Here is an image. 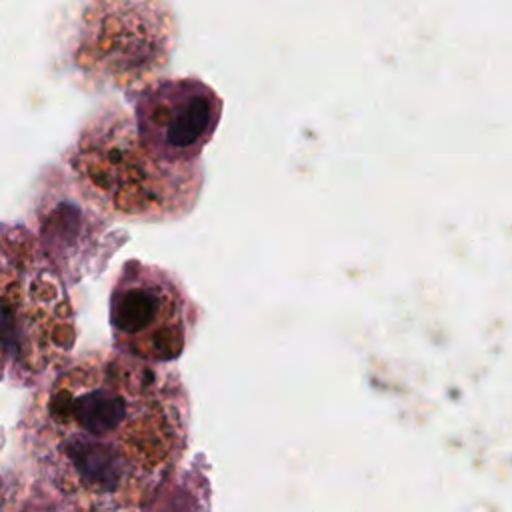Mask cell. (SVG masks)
Listing matches in <instances>:
<instances>
[{
    "mask_svg": "<svg viewBox=\"0 0 512 512\" xmlns=\"http://www.w3.org/2000/svg\"><path fill=\"white\" fill-rule=\"evenodd\" d=\"M188 422L178 372L100 350L64 364L36 394L24 444L52 494L76 512H132L176 470Z\"/></svg>",
    "mask_w": 512,
    "mask_h": 512,
    "instance_id": "1",
    "label": "cell"
},
{
    "mask_svg": "<svg viewBox=\"0 0 512 512\" xmlns=\"http://www.w3.org/2000/svg\"><path fill=\"white\" fill-rule=\"evenodd\" d=\"M70 166L84 196L100 210L132 220L184 216L198 200L202 164H174L152 156L136 126L118 108L92 118L80 132Z\"/></svg>",
    "mask_w": 512,
    "mask_h": 512,
    "instance_id": "2",
    "label": "cell"
},
{
    "mask_svg": "<svg viewBox=\"0 0 512 512\" xmlns=\"http://www.w3.org/2000/svg\"><path fill=\"white\" fill-rule=\"evenodd\" d=\"M0 328L8 370L32 386L56 374L76 344V318L48 250L20 224H0Z\"/></svg>",
    "mask_w": 512,
    "mask_h": 512,
    "instance_id": "3",
    "label": "cell"
},
{
    "mask_svg": "<svg viewBox=\"0 0 512 512\" xmlns=\"http://www.w3.org/2000/svg\"><path fill=\"white\" fill-rule=\"evenodd\" d=\"M176 24L160 0H94L82 14L76 64L98 82L140 88L166 66Z\"/></svg>",
    "mask_w": 512,
    "mask_h": 512,
    "instance_id": "4",
    "label": "cell"
},
{
    "mask_svg": "<svg viewBox=\"0 0 512 512\" xmlns=\"http://www.w3.org/2000/svg\"><path fill=\"white\" fill-rule=\"evenodd\" d=\"M198 310L182 284L164 268L128 260L110 292L114 348L136 360H176L196 326Z\"/></svg>",
    "mask_w": 512,
    "mask_h": 512,
    "instance_id": "5",
    "label": "cell"
},
{
    "mask_svg": "<svg viewBox=\"0 0 512 512\" xmlns=\"http://www.w3.org/2000/svg\"><path fill=\"white\" fill-rule=\"evenodd\" d=\"M222 116L220 96L198 78L162 80L136 100V136L156 158L200 162Z\"/></svg>",
    "mask_w": 512,
    "mask_h": 512,
    "instance_id": "6",
    "label": "cell"
},
{
    "mask_svg": "<svg viewBox=\"0 0 512 512\" xmlns=\"http://www.w3.org/2000/svg\"><path fill=\"white\" fill-rule=\"evenodd\" d=\"M6 368H8V348H6V340H4V334L0 328V380L4 378Z\"/></svg>",
    "mask_w": 512,
    "mask_h": 512,
    "instance_id": "7",
    "label": "cell"
},
{
    "mask_svg": "<svg viewBox=\"0 0 512 512\" xmlns=\"http://www.w3.org/2000/svg\"><path fill=\"white\" fill-rule=\"evenodd\" d=\"M48 504H50V506H48V512H76V510H74V508H70L66 502H64V508H62V506H56V504H58V498H56V496H54V498H52ZM24 512H44V510H42V508H40V510H32V508H26Z\"/></svg>",
    "mask_w": 512,
    "mask_h": 512,
    "instance_id": "8",
    "label": "cell"
}]
</instances>
